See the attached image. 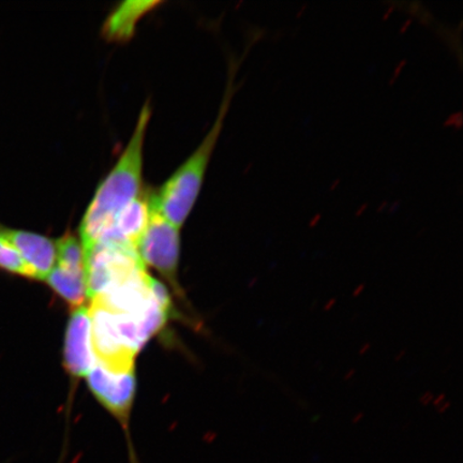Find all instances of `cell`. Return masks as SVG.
<instances>
[{
	"instance_id": "cell-12",
	"label": "cell",
	"mask_w": 463,
	"mask_h": 463,
	"mask_svg": "<svg viewBox=\"0 0 463 463\" xmlns=\"http://www.w3.org/2000/svg\"><path fill=\"white\" fill-rule=\"evenodd\" d=\"M0 269L7 273L36 279L32 269L23 262L13 247L0 236Z\"/></svg>"
},
{
	"instance_id": "cell-18",
	"label": "cell",
	"mask_w": 463,
	"mask_h": 463,
	"mask_svg": "<svg viewBox=\"0 0 463 463\" xmlns=\"http://www.w3.org/2000/svg\"><path fill=\"white\" fill-rule=\"evenodd\" d=\"M370 350H372V344H370V343L364 344V345L361 347V350H360V355L367 354V353H368Z\"/></svg>"
},
{
	"instance_id": "cell-6",
	"label": "cell",
	"mask_w": 463,
	"mask_h": 463,
	"mask_svg": "<svg viewBox=\"0 0 463 463\" xmlns=\"http://www.w3.org/2000/svg\"><path fill=\"white\" fill-rule=\"evenodd\" d=\"M0 236L19 254L38 280H45L56 264V245L48 237L0 224Z\"/></svg>"
},
{
	"instance_id": "cell-9",
	"label": "cell",
	"mask_w": 463,
	"mask_h": 463,
	"mask_svg": "<svg viewBox=\"0 0 463 463\" xmlns=\"http://www.w3.org/2000/svg\"><path fill=\"white\" fill-rule=\"evenodd\" d=\"M159 5H161L160 2H144V0H131L119 5L104 22V37L109 42H128L136 33L137 23Z\"/></svg>"
},
{
	"instance_id": "cell-3",
	"label": "cell",
	"mask_w": 463,
	"mask_h": 463,
	"mask_svg": "<svg viewBox=\"0 0 463 463\" xmlns=\"http://www.w3.org/2000/svg\"><path fill=\"white\" fill-rule=\"evenodd\" d=\"M83 251L87 295L91 299L145 269L137 249L121 242L98 241L84 246Z\"/></svg>"
},
{
	"instance_id": "cell-20",
	"label": "cell",
	"mask_w": 463,
	"mask_h": 463,
	"mask_svg": "<svg viewBox=\"0 0 463 463\" xmlns=\"http://www.w3.org/2000/svg\"><path fill=\"white\" fill-rule=\"evenodd\" d=\"M355 373H356L355 369L349 370V372H347L346 374L345 375V381L351 380L353 378V376L355 375Z\"/></svg>"
},
{
	"instance_id": "cell-4",
	"label": "cell",
	"mask_w": 463,
	"mask_h": 463,
	"mask_svg": "<svg viewBox=\"0 0 463 463\" xmlns=\"http://www.w3.org/2000/svg\"><path fill=\"white\" fill-rule=\"evenodd\" d=\"M179 248V228L167 222L153 208L147 228L137 246L138 257L143 264L157 269L176 287Z\"/></svg>"
},
{
	"instance_id": "cell-7",
	"label": "cell",
	"mask_w": 463,
	"mask_h": 463,
	"mask_svg": "<svg viewBox=\"0 0 463 463\" xmlns=\"http://www.w3.org/2000/svg\"><path fill=\"white\" fill-rule=\"evenodd\" d=\"M65 364L68 372L74 376H84L96 364L91 347V321L90 308H75L69 322L66 345Z\"/></svg>"
},
{
	"instance_id": "cell-8",
	"label": "cell",
	"mask_w": 463,
	"mask_h": 463,
	"mask_svg": "<svg viewBox=\"0 0 463 463\" xmlns=\"http://www.w3.org/2000/svg\"><path fill=\"white\" fill-rule=\"evenodd\" d=\"M152 213V196L138 195L118 213L111 229L99 241H118L137 249Z\"/></svg>"
},
{
	"instance_id": "cell-15",
	"label": "cell",
	"mask_w": 463,
	"mask_h": 463,
	"mask_svg": "<svg viewBox=\"0 0 463 463\" xmlns=\"http://www.w3.org/2000/svg\"><path fill=\"white\" fill-rule=\"evenodd\" d=\"M364 288H366V285H364V283H361V285H358L355 289H354V292L352 293V297L353 298H358V297H361V295L363 294V292L364 291Z\"/></svg>"
},
{
	"instance_id": "cell-2",
	"label": "cell",
	"mask_w": 463,
	"mask_h": 463,
	"mask_svg": "<svg viewBox=\"0 0 463 463\" xmlns=\"http://www.w3.org/2000/svg\"><path fill=\"white\" fill-rule=\"evenodd\" d=\"M235 63L232 61L229 83L225 89L223 101L215 124L195 152L167 179L159 193L152 196L154 210L165 217L167 222L176 225L177 228H181L186 222L200 194L208 164H210L212 154L215 149L225 116H227L232 98L235 92Z\"/></svg>"
},
{
	"instance_id": "cell-14",
	"label": "cell",
	"mask_w": 463,
	"mask_h": 463,
	"mask_svg": "<svg viewBox=\"0 0 463 463\" xmlns=\"http://www.w3.org/2000/svg\"><path fill=\"white\" fill-rule=\"evenodd\" d=\"M447 396H445V393H441V395H438V397L436 398H433V402H432V404H433V407L438 409L439 407H441V405L444 403V402H447Z\"/></svg>"
},
{
	"instance_id": "cell-10",
	"label": "cell",
	"mask_w": 463,
	"mask_h": 463,
	"mask_svg": "<svg viewBox=\"0 0 463 463\" xmlns=\"http://www.w3.org/2000/svg\"><path fill=\"white\" fill-rule=\"evenodd\" d=\"M45 281L73 308L82 307L87 297L85 270H75L56 265Z\"/></svg>"
},
{
	"instance_id": "cell-16",
	"label": "cell",
	"mask_w": 463,
	"mask_h": 463,
	"mask_svg": "<svg viewBox=\"0 0 463 463\" xmlns=\"http://www.w3.org/2000/svg\"><path fill=\"white\" fill-rule=\"evenodd\" d=\"M335 304H337V298L329 299L326 306H324V311L332 310Z\"/></svg>"
},
{
	"instance_id": "cell-17",
	"label": "cell",
	"mask_w": 463,
	"mask_h": 463,
	"mask_svg": "<svg viewBox=\"0 0 463 463\" xmlns=\"http://www.w3.org/2000/svg\"><path fill=\"white\" fill-rule=\"evenodd\" d=\"M364 418V412H358L354 415V418L352 419V424L356 425L358 422H361Z\"/></svg>"
},
{
	"instance_id": "cell-13",
	"label": "cell",
	"mask_w": 463,
	"mask_h": 463,
	"mask_svg": "<svg viewBox=\"0 0 463 463\" xmlns=\"http://www.w3.org/2000/svg\"><path fill=\"white\" fill-rule=\"evenodd\" d=\"M433 398H434V396L431 392H426L422 393V395L420 396V402L422 405H428V404L432 403Z\"/></svg>"
},
{
	"instance_id": "cell-1",
	"label": "cell",
	"mask_w": 463,
	"mask_h": 463,
	"mask_svg": "<svg viewBox=\"0 0 463 463\" xmlns=\"http://www.w3.org/2000/svg\"><path fill=\"white\" fill-rule=\"evenodd\" d=\"M152 109L145 104L135 132L124 153L98 187L80 223V244L87 246L102 239L118 213L141 194L145 136Z\"/></svg>"
},
{
	"instance_id": "cell-11",
	"label": "cell",
	"mask_w": 463,
	"mask_h": 463,
	"mask_svg": "<svg viewBox=\"0 0 463 463\" xmlns=\"http://www.w3.org/2000/svg\"><path fill=\"white\" fill-rule=\"evenodd\" d=\"M56 265L75 270H85L83 247L77 237L66 234L57 241Z\"/></svg>"
},
{
	"instance_id": "cell-5",
	"label": "cell",
	"mask_w": 463,
	"mask_h": 463,
	"mask_svg": "<svg viewBox=\"0 0 463 463\" xmlns=\"http://www.w3.org/2000/svg\"><path fill=\"white\" fill-rule=\"evenodd\" d=\"M87 381L98 401L127 430L133 398L136 393L135 370L114 373L96 363L87 373Z\"/></svg>"
},
{
	"instance_id": "cell-19",
	"label": "cell",
	"mask_w": 463,
	"mask_h": 463,
	"mask_svg": "<svg viewBox=\"0 0 463 463\" xmlns=\"http://www.w3.org/2000/svg\"><path fill=\"white\" fill-rule=\"evenodd\" d=\"M450 402H444L441 407L438 408V412L439 414H443L445 412H447V411L450 408Z\"/></svg>"
},
{
	"instance_id": "cell-21",
	"label": "cell",
	"mask_w": 463,
	"mask_h": 463,
	"mask_svg": "<svg viewBox=\"0 0 463 463\" xmlns=\"http://www.w3.org/2000/svg\"><path fill=\"white\" fill-rule=\"evenodd\" d=\"M405 354H407V350H402L401 352L398 353V354L395 356V361L396 362H401L402 360V358L405 356Z\"/></svg>"
}]
</instances>
